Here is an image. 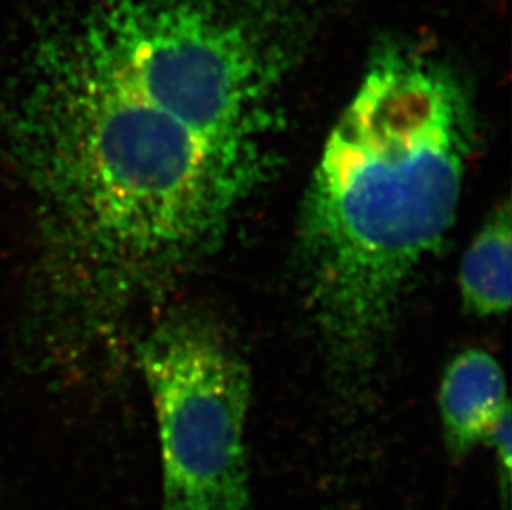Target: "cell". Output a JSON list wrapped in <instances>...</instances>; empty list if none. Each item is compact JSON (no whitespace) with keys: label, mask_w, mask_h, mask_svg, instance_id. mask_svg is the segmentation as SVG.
Masks as SVG:
<instances>
[{"label":"cell","mask_w":512,"mask_h":510,"mask_svg":"<svg viewBox=\"0 0 512 510\" xmlns=\"http://www.w3.org/2000/svg\"><path fill=\"white\" fill-rule=\"evenodd\" d=\"M2 125L50 284L97 315L213 251L266 168L141 97L68 15L30 45Z\"/></svg>","instance_id":"cell-1"},{"label":"cell","mask_w":512,"mask_h":510,"mask_svg":"<svg viewBox=\"0 0 512 510\" xmlns=\"http://www.w3.org/2000/svg\"><path fill=\"white\" fill-rule=\"evenodd\" d=\"M458 78L380 53L330 131L300 212V264L330 355L365 370L416 270L453 227L476 146Z\"/></svg>","instance_id":"cell-2"},{"label":"cell","mask_w":512,"mask_h":510,"mask_svg":"<svg viewBox=\"0 0 512 510\" xmlns=\"http://www.w3.org/2000/svg\"><path fill=\"white\" fill-rule=\"evenodd\" d=\"M67 15L148 102L218 145L264 154L276 67L214 0H82Z\"/></svg>","instance_id":"cell-3"},{"label":"cell","mask_w":512,"mask_h":510,"mask_svg":"<svg viewBox=\"0 0 512 510\" xmlns=\"http://www.w3.org/2000/svg\"><path fill=\"white\" fill-rule=\"evenodd\" d=\"M160 434L161 510H251V373L216 323L184 313L138 350Z\"/></svg>","instance_id":"cell-4"},{"label":"cell","mask_w":512,"mask_h":510,"mask_svg":"<svg viewBox=\"0 0 512 510\" xmlns=\"http://www.w3.org/2000/svg\"><path fill=\"white\" fill-rule=\"evenodd\" d=\"M509 408L504 371L493 355L471 348L453 358L440 386L441 426L451 458L461 461L486 443Z\"/></svg>","instance_id":"cell-5"},{"label":"cell","mask_w":512,"mask_h":510,"mask_svg":"<svg viewBox=\"0 0 512 510\" xmlns=\"http://www.w3.org/2000/svg\"><path fill=\"white\" fill-rule=\"evenodd\" d=\"M511 221V204L496 207L464 252L461 300L476 317H501L511 307Z\"/></svg>","instance_id":"cell-6"},{"label":"cell","mask_w":512,"mask_h":510,"mask_svg":"<svg viewBox=\"0 0 512 510\" xmlns=\"http://www.w3.org/2000/svg\"><path fill=\"white\" fill-rule=\"evenodd\" d=\"M489 446L496 454V467H498L499 494L503 497V507L508 509L509 491H511L512 466V424L511 408L506 409L501 418L496 421L488 439Z\"/></svg>","instance_id":"cell-7"}]
</instances>
